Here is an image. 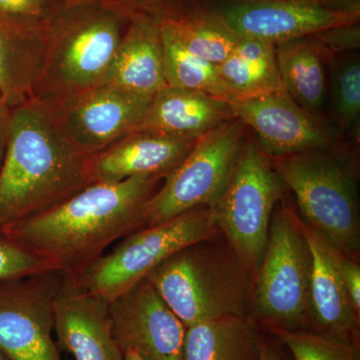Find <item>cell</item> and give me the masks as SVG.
Returning <instances> with one entry per match:
<instances>
[{
	"mask_svg": "<svg viewBox=\"0 0 360 360\" xmlns=\"http://www.w3.org/2000/svg\"><path fill=\"white\" fill-rule=\"evenodd\" d=\"M123 360H146L134 350H127L123 354Z\"/></svg>",
	"mask_w": 360,
	"mask_h": 360,
	"instance_id": "d590c367",
	"label": "cell"
},
{
	"mask_svg": "<svg viewBox=\"0 0 360 360\" xmlns=\"http://www.w3.org/2000/svg\"><path fill=\"white\" fill-rule=\"evenodd\" d=\"M151 101L149 97L98 85L44 104L71 143L85 155L94 156L134 132Z\"/></svg>",
	"mask_w": 360,
	"mask_h": 360,
	"instance_id": "8fae6325",
	"label": "cell"
},
{
	"mask_svg": "<svg viewBox=\"0 0 360 360\" xmlns=\"http://www.w3.org/2000/svg\"><path fill=\"white\" fill-rule=\"evenodd\" d=\"M277 175L295 194L303 222L343 255L360 246L356 186L347 167L328 150L274 158Z\"/></svg>",
	"mask_w": 360,
	"mask_h": 360,
	"instance_id": "8992f818",
	"label": "cell"
},
{
	"mask_svg": "<svg viewBox=\"0 0 360 360\" xmlns=\"http://www.w3.org/2000/svg\"><path fill=\"white\" fill-rule=\"evenodd\" d=\"M335 262L355 310L360 314V266L355 258L333 250Z\"/></svg>",
	"mask_w": 360,
	"mask_h": 360,
	"instance_id": "4dcf8cb0",
	"label": "cell"
},
{
	"mask_svg": "<svg viewBox=\"0 0 360 360\" xmlns=\"http://www.w3.org/2000/svg\"><path fill=\"white\" fill-rule=\"evenodd\" d=\"M232 104L283 90L277 68L276 44L240 37L229 58L217 65Z\"/></svg>",
	"mask_w": 360,
	"mask_h": 360,
	"instance_id": "603a6c76",
	"label": "cell"
},
{
	"mask_svg": "<svg viewBox=\"0 0 360 360\" xmlns=\"http://www.w3.org/2000/svg\"><path fill=\"white\" fill-rule=\"evenodd\" d=\"M58 347L75 360H123L111 330L110 302L65 276L54 305Z\"/></svg>",
	"mask_w": 360,
	"mask_h": 360,
	"instance_id": "9a60e30c",
	"label": "cell"
},
{
	"mask_svg": "<svg viewBox=\"0 0 360 360\" xmlns=\"http://www.w3.org/2000/svg\"><path fill=\"white\" fill-rule=\"evenodd\" d=\"M122 1L123 4H127L132 8H149V7H153L160 6V4H165V2L169 1V0H118Z\"/></svg>",
	"mask_w": 360,
	"mask_h": 360,
	"instance_id": "e575fe53",
	"label": "cell"
},
{
	"mask_svg": "<svg viewBox=\"0 0 360 360\" xmlns=\"http://www.w3.org/2000/svg\"><path fill=\"white\" fill-rule=\"evenodd\" d=\"M110 319L122 354L134 350L146 360H184L187 328L146 277L110 302Z\"/></svg>",
	"mask_w": 360,
	"mask_h": 360,
	"instance_id": "7c38bea8",
	"label": "cell"
},
{
	"mask_svg": "<svg viewBox=\"0 0 360 360\" xmlns=\"http://www.w3.org/2000/svg\"><path fill=\"white\" fill-rule=\"evenodd\" d=\"M219 233L210 208H191L174 219L132 232L72 279L111 302L177 251Z\"/></svg>",
	"mask_w": 360,
	"mask_h": 360,
	"instance_id": "52a82bcc",
	"label": "cell"
},
{
	"mask_svg": "<svg viewBox=\"0 0 360 360\" xmlns=\"http://www.w3.org/2000/svg\"><path fill=\"white\" fill-rule=\"evenodd\" d=\"M11 110L4 101L1 92H0V148L6 149L7 127H8L9 117Z\"/></svg>",
	"mask_w": 360,
	"mask_h": 360,
	"instance_id": "836d02e7",
	"label": "cell"
},
{
	"mask_svg": "<svg viewBox=\"0 0 360 360\" xmlns=\"http://www.w3.org/2000/svg\"><path fill=\"white\" fill-rule=\"evenodd\" d=\"M59 0H0V13L26 20H45Z\"/></svg>",
	"mask_w": 360,
	"mask_h": 360,
	"instance_id": "f546056e",
	"label": "cell"
},
{
	"mask_svg": "<svg viewBox=\"0 0 360 360\" xmlns=\"http://www.w3.org/2000/svg\"><path fill=\"white\" fill-rule=\"evenodd\" d=\"M60 2H63V4H77V2L85 1V0H59Z\"/></svg>",
	"mask_w": 360,
	"mask_h": 360,
	"instance_id": "8d00e7d4",
	"label": "cell"
},
{
	"mask_svg": "<svg viewBox=\"0 0 360 360\" xmlns=\"http://www.w3.org/2000/svg\"><path fill=\"white\" fill-rule=\"evenodd\" d=\"M162 179L94 182L51 210L7 225L0 234L32 251L53 271L75 278L111 245L143 229L142 208Z\"/></svg>",
	"mask_w": 360,
	"mask_h": 360,
	"instance_id": "6da1fadb",
	"label": "cell"
},
{
	"mask_svg": "<svg viewBox=\"0 0 360 360\" xmlns=\"http://www.w3.org/2000/svg\"><path fill=\"white\" fill-rule=\"evenodd\" d=\"M207 6L238 37L274 44L360 20L330 13L316 0H221Z\"/></svg>",
	"mask_w": 360,
	"mask_h": 360,
	"instance_id": "5bb4252c",
	"label": "cell"
},
{
	"mask_svg": "<svg viewBox=\"0 0 360 360\" xmlns=\"http://www.w3.org/2000/svg\"><path fill=\"white\" fill-rule=\"evenodd\" d=\"M312 255L310 310L312 330L359 340V317L335 262V248L302 221Z\"/></svg>",
	"mask_w": 360,
	"mask_h": 360,
	"instance_id": "ac0fdd59",
	"label": "cell"
},
{
	"mask_svg": "<svg viewBox=\"0 0 360 360\" xmlns=\"http://www.w3.org/2000/svg\"><path fill=\"white\" fill-rule=\"evenodd\" d=\"M232 110L257 134V146L269 158L328 150L335 143L323 120L303 110L283 89L238 101Z\"/></svg>",
	"mask_w": 360,
	"mask_h": 360,
	"instance_id": "4fadbf2b",
	"label": "cell"
},
{
	"mask_svg": "<svg viewBox=\"0 0 360 360\" xmlns=\"http://www.w3.org/2000/svg\"><path fill=\"white\" fill-rule=\"evenodd\" d=\"M195 142L153 132H131L91 156L92 181L118 182L135 176L165 179Z\"/></svg>",
	"mask_w": 360,
	"mask_h": 360,
	"instance_id": "e0dca14e",
	"label": "cell"
},
{
	"mask_svg": "<svg viewBox=\"0 0 360 360\" xmlns=\"http://www.w3.org/2000/svg\"><path fill=\"white\" fill-rule=\"evenodd\" d=\"M65 276L49 271L0 283V354L9 360H63L54 305Z\"/></svg>",
	"mask_w": 360,
	"mask_h": 360,
	"instance_id": "30bf717a",
	"label": "cell"
},
{
	"mask_svg": "<svg viewBox=\"0 0 360 360\" xmlns=\"http://www.w3.org/2000/svg\"><path fill=\"white\" fill-rule=\"evenodd\" d=\"M132 11L118 0L59 1L46 18L44 66L32 99L51 103L98 86Z\"/></svg>",
	"mask_w": 360,
	"mask_h": 360,
	"instance_id": "3957f363",
	"label": "cell"
},
{
	"mask_svg": "<svg viewBox=\"0 0 360 360\" xmlns=\"http://www.w3.org/2000/svg\"><path fill=\"white\" fill-rule=\"evenodd\" d=\"M219 236L182 248L146 276L186 328L250 314V271Z\"/></svg>",
	"mask_w": 360,
	"mask_h": 360,
	"instance_id": "277c9868",
	"label": "cell"
},
{
	"mask_svg": "<svg viewBox=\"0 0 360 360\" xmlns=\"http://www.w3.org/2000/svg\"><path fill=\"white\" fill-rule=\"evenodd\" d=\"M99 85L149 98L167 87L158 11H132L122 41Z\"/></svg>",
	"mask_w": 360,
	"mask_h": 360,
	"instance_id": "2e32d148",
	"label": "cell"
},
{
	"mask_svg": "<svg viewBox=\"0 0 360 360\" xmlns=\"http://www.w3.org/2000/svg\"><path fill=\"white\" fill-rule=\"evenodd\" d=\"M160 33L167 86L202 92L232 104L231 96L217 73V66L187 51L172 30L161 20Z\"/></svg>",
	"mask_w": 360,
	"mask_h": 360,
	"instance_id": "d4e9b609",
	"label": "cell"
},
{
	"mask_svg": "<svg viewBox=\"0 0 360 360\" xmlns=\"http://www.w3.org/2000/svg\"><path fill=\"white\" fill-rule=\"evenodd\" d=\"M46 20L0 13V92L11 110L32 99L44 66Z\"/></svg>",
	"mask_w": 360,
	"mask_h": 360,
	"instance_id": "d6986e66",
	"label": "cell"
},
{
	"mask_svg": "<svg viewBox=\"0 0 360 360\" xmlns=\"http://www.w3.org/2000/svg\"><path fill=\"white\" fill-rule=\"evenodd\" d=\"M153 9L187 51L213 65L229 58L240 39L207 6H188L170 0Z\"/></svg>",
	"mask_w": 360,
	"mask_h": 360,
	"instance_id": "44dd1931",
	"label": "cell"
},
{
	"mask_svg": "<svg viewBox=\"0 0 360 360\" xmlns=\"http://www.w3.org/2000/svg\"><path fill=\"white\" fill-rule=\"evenodd\" d=\"M245 132V125L234 117L198 139L143 205V227L167 221L191 208L212 210L231 181Z\"/></svg>",
	"mask_w": 360,
	"mask_h": 360,
	"instance_id": "ba28073f",
	"label": "cell"
},
{
	"mask_svg": "<svg viewBox=\"0 0 360 360\" xmlns=\"http://www.w3.org/2000/svg\"><path fill=\"white\" fill-rule=\"evenodd\" d=\"M276 53L284 91L303 110L321 117L328 96L326 54L314 35L279 42Z\"/></svg>",
	"mask_w": 360,
	"mask_h": 360,
	"instance_id": "7402d4cb",
	"label": "cell"
},
{
	"mask_svg": "<svg viewBox=\"0 0 360 360\" xmlns=\"http://www.w3.org/2000/svg\"><path fill=\"white\" fill-rule=\"evenodd\" d=\"M91 156L37 99L11 110L0 165V229L51 210L94 184Z\"/></svg>",
	"mask_w": 360,
	"mask_h": 360,
	"instance_id": "7a4b0ae2",
	"label": "cell"
},
{
	"mask_svg": "<svg viewBox=\"0 0 360 360\" xmlns=\"http://www.w3.org/2000/svg\"><path fill=\"white\" fill-rule=\"evenodd\" d=\"M0 360H9L8 359H7L6 356H4V354H0Z\"/></svg>",
	"mask_w": 360,
	"mask_h": 360,
	"instance_id": "f35d334b",
	"label": "cell"
},
{
	"mask_svg": "<svg viewBox=\"0 0 360 360\" xmlns=\"http://www.w3.org/2000/svg\"><path fill=\"white\" fill-rule=\"evenodd\" d=\"M259 360H288L281 347H276V341L260 336Z\"/></svg>",
	"mask_w": 360,
	"mask_h": 360,
	"instance_id": "d6a6232c",
	"label": "cell"
},
{
	"mask_svg": "<svg viewBox=\"0 0 360 360\" xmlns=\"http://www.w3.org/2000/svg\"><path fill=\"white\" fill-rule=\"evenodd\" d=\"M4 151H6V149L0 148V165H1L2 160H4Z\"/></svg>",
	"mask_w": 360,
	"mask_h": 360,
	"instance_id": "74e56055",
	"label": "cell"
},
{
	"mask_svg": "<svg viewBox=\"0 0 360 360\" xmlns=\"http://www.w3.org/2000/svg\"><path fill=\"white\" fill-rule=\"evenodd\" d=\"M49 271L53 270L44 259L0 234V283Z\"/></svg>",
	"mask_w": 360,
	"mask_h": 360,
	"instance_id": "83f0119b",
	"label": "cell"
},
{
	"mask_svg": "<svg viewBox=\"0 0 360 360\" xmlns=\"http://www.w3.org/2000/svg\"><path fill=\"white\" fill-rule=\"evenodd\" d=\"M331 113L336 127L349 134L359 122L360 63L356 56H335L331 66Z\"/></svg>",
	"mask_w": 360,
	"mask_h": 360,
	"instance_id": "484cf974",
	"label": "cell"
},
{
	"mask_svg": "<svg viewBox=\"0 0 360 360\" xmlns=\"http://www.w3.org/2000/svg\"><path fill=\"white\" fill-rule=\"evenodd\" d=\"M295 360H360L359 340L335 338L314 330L267 329Z\"/></svg>",
	"mask_w": 360,
	"mask_h": 360,
	"instance_id": "4316f807",
	"label": "cell"
},
{
	"mask_svg": "<svg viewBox=\"0 0 360 360\" xmlns=\"http://www.w3.org/2000/svg\"><path fill=\"white\" fill-rule=\"evenodd\" d=\"M232 118L233 110L229 101L202 92L167 86L153 97L134 131L198 141Z\"/></svg>",
	"mask_w": 360,
	"mask_h": 360,
	"instance_id": "ffe728a7",
	"label": "cell"
},
{
	"mask_svg": "<svg viewBox=\"0 0 360 360\" xmlns=\"http://www.w3.org/2000/svg\"><path fill=\"white\" fill-rule=\"evenodd\" d=\"M322 8L330 13L360 20V0H316Z\"/></svg>",
	"mask_w": 360,
	"mask_h": 360,
	"instance_id": "1f68e13d",
	"label": "cell"
},
{
	"mask_svg": "<svg viewBox=\"0 0 360 360\" xmlns=\"http://www.w3.org/2000/svg\"><path fill=\"white\" fill-rule=\"evenodd\" d=\"M260 335L250 316H227L186 329L184 360H259Z\"/></svg>",
	"mask_w": 360,
	"mask_h": 360,
	"instance_id": "cb8c5ba5",
	"label": "cell"
},
{
	"mask_svg": "<svg viewBox=\"0 0 360 360\" xmlns=\"http://www.w3.org/2000/svg\"><path fill=\"white\" fill-rule=\"evenodd\" d=\"M283 184L269 156L257 142L245 139L231 181L212 210L220 233L250 272L264 257Z\"/></svg>",
	"mask_w": 360,
	"mask_h": 360,
	"instance_id": "9c48e42d",
	"label": "cell"
},
{
	"mask_svg": "<svg viewBox=\"0 0 360 360\" xmlns=\"http://www.w3.org/2000/svg\"><path fill=\"white\" fill-rule=\"evenodd\" d=\"M312 35L326 56L347 54L359 49V21L333 26Z\"/></svg>",
	"mask_w": 360,
	"mask_h": 360,
	"instance_id": "f1b7e54d",
	"label": "cell"
},
{
	"mask_svg": "<svg viewBox=\"0 0 360 360\" xmlns=\"http://www.w3.org/2000/svg\"><path fill=\"white\" fill-rule=\"evenodd\" d=\"M250 314L266 328L312 330V255L302 220L286 206L272 213L269 240L255 270Z\"/></svg>",
	"mask_w": 360,
	"mask_h": 360,
	"instance_id": "5b68a950",
	"label": "cell"
}]
</instances>
